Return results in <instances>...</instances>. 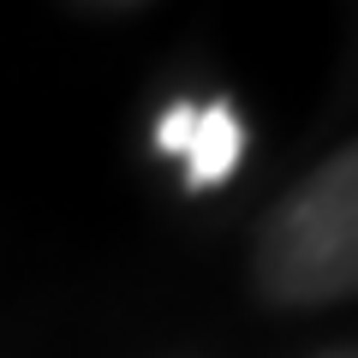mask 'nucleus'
Segmentation results:
<instances>
[{
    "instance_id": "nucleus-3",
    "label": "nucleus",
    "mask_w": 358,
    "mask_h": 358,
    "mask_svg": "<svg viewBox=\"0 0 358 358\" xmlns=\"http://www.w3.org/2000/svg\"><path fill=\"white\" fill-rule=\"evenodd\" d=\"M192 114H197V102L192 96H179V102H167L162 108V120H155V150L162 155H179V143H185V131H192Z\"/></svg>"
},
{
    "instance_id": "nucleus-2",
    "label": "nucleus",
    "mask_w": 358,
    "mask_h": 358,
    "mask_svg": "<svg viewBox=\"0 0 358 358\" xmlns=\"http://www.w3.org/2000/svg\"><path fill=\"white\" fill-rule=\"evenodd\" d=\"M179 179H185V192H221L245 162V114L215 96V102H197L192 114V131L179 143Z\"/></svg>"
},
{
    "instance_id": "nucleus-4",
    "label": "nucleus",
    "mask_w": 358,
    "mask_h": 358,
    "mask_svg": "<svg viewBox=\"0 0 358 358\" xmlns=\"http://www.w3.org/2000/svg\"><path fill=\"white\" fill-rule=\"evenodd\" d=\"M322 358H358V346H341V352H322Z\"/></svg>"
},
{
    "instance_id": "nucleus-1",
    "label": "nucleus",
    "mask_w": 358,
    "mask_h": 358,
    "mask_svg": "<svg viewBox=\"0 0 358 358\" xmlns=\"http://www.w3.org/2000/svg\"><path fill=\"white\" fill-rule=\"evenodd\" d=\"M257 293L275 310L358 299V138L317 162L257 233Z\"/></svg>"
}]
</instances>
